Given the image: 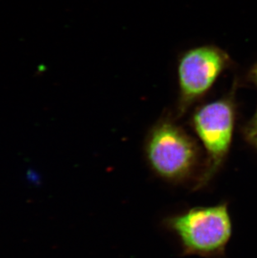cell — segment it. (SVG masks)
Instances as JSON below:
<instances>
[{
	"label": "cell",
	"instance_id": "cell-3",
	"mask_svg": "<svg viewBox=\"0 0 257 258\" xmlns=\"http://www.w3.org/2000/svg\"><path fill=\"white\" fill-rule=\"evenodd\" d=\"M234 94L206 103L192 114L190 126L205 151L203 166L195 183L194 190L206 187L228 156L236 118Z\"/></svg>",
	"mask_w": 257,
	"mask_h": 258
},
{
	"label": "cell",
	"instance_id": "cell-5",
	"mask_svg": "<svg viewBox=\"0 0 257 258\" xmlns=\"http://www.w3.org/2000/svg\"><path fill=\"white\" fill-rule=\"evenodd\" d=\"M249 81H251L257 87V63L250 70ZM242 133L245 141L257 150V110L252 119L243 128Z\"/></svg>",
	"mask_w": 257,
	"mask_h": 258
},
{
	"label": "cell",
	"instance_id": "cell-4",
	"mask_svg": "<svg viewBox=\"0 0 257 258\" xmlns=\"http://www.w3.org/2000/svg\"><path fill=\"white\" fill-rule=\"evenodd\" d=\"M230 61L226 51L210 44L195 47L182 54L177 66L178 116L184 115L192 105L208 94L221 74L228 68Z\"/></svg>",
	"mask_w": 257,
	"mask_h": 258
},
{
	"label": "cell",
	"instance_id": "cell-2",
	"mask_svg": "<svg viewBox=\"0 0 257 258\" xmlns=\"http://www.w3.org/2000/svg\"><path fill=\"white\" fill-rule=\"evenodd\" d=\"M145 155L151 171L170 183L189 180L201 161L199 144L170 117H163L151 127Z\"/></svg>",
	"mask_w": 257,
	"mask_h": 258
},
{
	"label": "cell",
	"instance_id": "cell-1",
	"mask_svg": "<svg viewBox=\"0 0 257 258\" xmlns=\"http://www.w3.org/2000/svg\"><path fill=\"white\" fill-rule=\"evenodd\" d=\"M175 234L183 256H223L232 236V222L227 203L196 207L164 220Z\"/></svg>",
	"mask_w": 257,
	"mask_h": 258
}]
</instances>
